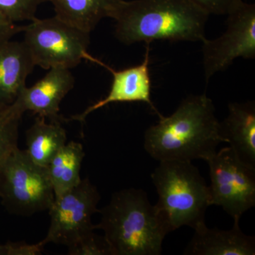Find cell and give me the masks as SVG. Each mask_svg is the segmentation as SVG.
Instances as JSON below:
<instances>
[{
	"mask_svg": "<svg viewBox=\"0 0 255 255\" xmlns=\"http://www.w3.org/2000/svg\"><path fill=\"white\" fill-rule=\"evenodd\" d=\"M222 142L226 143L214 103L206 94L188 97L172 115L159 117L144 135V148L159 162L204 160Z\"/></svg>",
	"mask_w": 255,
	"mask_h": 255,
	"instance_id": "1",
	"label": "cell"
},
{
	"mask_svg": "<svg viewBox=\"0 0 255 255\" xmlns=\"http://www.w3.org/2000/svg\"><path fill=\"white\" fill-rule=\"evenodd\" d=\"M209 14L191 0L119 1L112 18L126 45L157 40L203 42Z\"/></svg>",
	"mask_w": 255,
	"mask_h": 255,
	"instance_id": "2",
	"label": "cell"
},
{
	"mask_svg": "<svg viewBox=\"0 0 255 255\" xmlns=\"http://www.w3.org/2000/svg\"><path fill=\"white\" fill-rule=\"evenodd\" d=\"M102 230L112 255H159L168 225L147 193L130 188L116 191L100 209Z\"/></svg>",
	"mask_w": 255,
	"mask_h": 255,
	"instance_id": "3",
	"label": "cell"
},
{
	"mask_svg": "<svg viewBox=\"0 0 255 255\" xmlns=\"http://www.w3.org/2000/svg\"><path fill=\"white\" fill-rule=\"evenodd\" d=\"M151 179L159 196L155 205L170 232L205 224L206 211L211 206L209 186L191 162L160 161Z\"/></svg>",
	"mask_w": 255,
	"mask_h": 255,
	"instance_id": "4",
	"label": "cell"
},
{
	"mask_svg": "<svg viewBox=\"0 0 255 255\" xmlns=\"http://www.w3.org/2000/svg\"><path fill=\"white\" fill-rule=\"evenodd\" d=\"M0 199L10 214L21 216L48 211L55 201L46 167L25 150L15 149L0 165Z\"/></svg>",
	"mask_w": 255,
	"mask_h": 255,
	"instance_id": "5",
	"label": "cell"
},
{
	"mask_svg": "<svg viewBox=\"0 0 255 255\" xmlns=\"http://www.w3.org/2000/svg\"><path fill=\"white\" fill-rule=\"evenodd\" d=\"M23 42L35 66L70 69L86 59L90 33L57 17L36 18L23 28Z\"/></svg>",
	"mask_w": 255,
	"mask_h": 255,
	"instance_id": "6",
	"label": "cell"
},
{
	"mask_svg": "<svg viewBox=\"0 0 255 255\" xmlns=\"http://www.w3.org/2000/svg\"><path fill=\"white\" fill-rule=\"evenodd\" d=\"M101 195L88 177L71 190L55 198L48 210L50 222L46 237L38 243L44 248L50 243L62 245L68 249L95 233L92 216L100 212Z\"/></svg>",
	"mask_w": 255,
	"mask_h": 255,
	"instance_id": "7",
	"label": "cell"
},
{
	"mask_svg": "<svg viewBox=\"0 0 255 255\" xmlns=\"http://www.w3.org/2000/svg\"><path fill=\"white\" fill-rule=\"evenodd\" d=\"M209 167L211 206H221L233 219H241L255 206V167L225 147L204 159Z\"/></svg>",
	"mask_w": 255,
	"mask_h": 255,
	"instance_id": "8",
	"label": "cell"
},
{
	"mask_svg": "<svg viewBox=\"0 0 255 255\" xmlns=\"http://www.w3.org/2000/svg\"><path fill=\"white\" fill-rule=\"evenodd\" d=\"M227 29L219 38L202 42L206 81L238 58H255V5L243 0L227 15Z\"/></svg>",
	"mask_w": 255,
	"mask_h": 255,
	"instance_id": "9",
	"label": "cell"
},
{
	"mask_svg": "<svg viewBox=\"0 0 255 255\" xmlns=\"http://www.w3.org/2000/svg\"><path fill=\"white\" fill-rule=\"evenodd\" d=\"M75 82L70 69L50 68L36 84L23 87L6 111L18 119L26 112H31L49 122L63 123L68 120L60 114V104L73 88Z\"/></svg>",
	"mask_w": 255,
	"mask_h": 255,
	"instance_id": "10",
	"label": "cell"
},
{
	"mask_svg": "<svg viewBox=\"0 0 255 255\" xmlns=\"http://www.w3.org/2000/svg\"><path fill=\"white\" fill-rule=\"evenodd\" d=\"M149 45L150 43H147L145 57L141 64L122 70H115L91 55L89 61L97 64L110 71L113 76V82L107 97L89 107L82 114L72 117V120L84 122L92 112L116 102H144L151 107L159 118L162 117L151 100Z\"/></svg>",
	"mask_w": 255,
	"mask_h": 255,
	"instance_id": "11",
	"label": "cell"
},
{
	"mask_svg": "<svg viewBox=\"0 0 255 255\" xmlns=\"http://www.w3.org/2000/svg\"><path fill=\"white\" fill-rule=\"evenodd\" d=\"M234 220L230 230L209 228L205 224L194 229L186 255H255V238L245 234L240 228V220Z\"/></svg>",
	"mask_w": 255,
	"mask_h": 255,
	"instance_id": "12",
	"label": "cell"
},
{
	"mask_svg": "<svg viewBox=\"0 0 255 255\" xmlns=\"http://www.w3.org/2000/svg\"><path fill=\"white\" fill-rule=\"evenodd\" d=\"M34 67L23 41L10 39L0 43V107L14 102Z\"/></svg>",
	"mask_w": 255,
	"mask_h": 255,
	"instance_id": "13",
	"label": "cell"
},
{
	"mask_svg": "<svg viewBox=\"0 0 255 255\" xmlns=\"http://www.w3.org/2000/svg\"><path fill=\"white\" fill-rule=\"evenodd\" d=\"M220 127L226 143L241 160L255 167V102L229 104L227 117Z\"/></svg>",
	"mask_w": 255,
	"mask_h": 255,
	"instance_id": "14",
	"label": "cell"
},
{
	"mask_svg": "<svg viewBox=\"0 0 255 255\" xmlns=\"http://www.w3.org/2000/svg\"><path fill=\"white\" fill-rule=\"evenodd\" d=\"M121 0H47L55 16L65 22L91 33L105 18H112Z\"/></svg>",
	"mask_w": 255,
	"mask_h": 255,
	"instance_id": "15",
	"label": "cell"
},
{
	"mask_svg": "<svg viewBox=\"0 0 255 255\" xmlns=\"http://www.w3.org/2000/svg\"><path fill=\"white\" fill-rule=\"evenodd\" d=\"M66 142L67 132L62 123L47 122L46 119L37 116L26 131L25 151L35 163L47 167Z\"/></svg>",
	"mask_w": 255,
	"mask_h": 255,
	"instance_id": "16",
	"label": "cell"
},
{
	"mask_svg": "<svg viewBox=\"0 0 255 255\" xmlns=\"http://www.w3.org/2000/svg\"><path fill=\"white\" fill-rule=\"evenodd\" d=\"M85 155L82 144L73 140L66 142L50 161L46 168L55 199L81 182L80 172Z\"/></svg>",
	"mask_w": 255,
	"mask_h": 255,
	"instance_id": "17",
	"label": "cell"
},
{
	"mask_svg": "<svg viewBox=\"0 0 255 255\" xmlns=\"http://www.w3.org/2000/svg\"><path fill=\"white\" fill-rule=\"evenodd\" d=\"M47 0H0V17L11 23L31 21Z\"/></svg>",
	"mask_w": 255,
	"mask_h": 255,
	"instance_id": "18",
	"label": "cell"
},
{
	"mask_svg": "<svg viewBox=\"0 0 255 255\" xmlns=\"http://www.w3.org/2000/svg\"><path fill=\"white\" fill-rule=\"evenodd\" d=\"M6 107H0V165L18 147L21 119L11 117Z\"/></svg>",
	"mask_w": 255,
	"mask_h": 255,
	"instance_id": "19",
	"label": "cell"
},
{
	"mask_svg": "<svg viewBox=\"0 0 255 255\" xmlns=\"http://www.w3.org/2000/svg\"><path fill=\"white\" fill-rule=\"evenodd\" d=\"M70 255H112L105 238L94 233L76 246L68 249Z\"/></svg>",
	"mask_w": 255,
	"mask_h": 255,
	"instance_id": "20",
	"label": "cell"
},
{
	"mask_svg": "<svg viewBox=\"0 0 255 255\" xmlns=\"http://www.w3.org/2000/svg\"><path fill=\"white\" fill-rule=\"evenodd\" d=\"M209 14L228 15L242 0H191Z\"/></svg>",
	"mask_w": 255,
	"mask_h": 255,
	"instance_id": "21",
	"label": "cell"
},
{
	"mask_svg": "<svg viewBox=\"0 0 255 255\" xmlns=\"http://www.w3.org/2000/svg\"><path fill=\"white\" fill-rule=\"evenodd\" d=\"M43 248L38 243L28 245L23 242L0 244V255H38L41 254Z\"/></svg>",
	"mask_w": 255,
	"mask_h": 255,
	"instance_id": "22",
	"label": "cell"
},
{
	"mask_svg": "<svg viewBox=\"0 0 255 255\" xmlns=\"http://www.w3.org/2000/svg\"><path fill=\"white\" fill-rule=\"evenodd\" d=\"M24 26L11 23L0 17V43L11 39L18 33H22Z\"/></svg>",
	"mask_w": 255,
	"mask_h": 255,
	"instance_id": "23",
	"label": "cell"
}]
</instances>
